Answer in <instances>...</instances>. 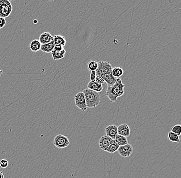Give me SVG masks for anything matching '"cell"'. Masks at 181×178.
I'll use <instances>...</instances> for the list:
<instances>
[{
  "label": "cell",
  "mask_w": 181,
  "mask_h": 178,
  "mask_svg": "<svg viewBox=\"0 0 181 178\" xmlns=\"http://www.w3.org/2000/svg\"><path fill=\"white\" fill-rule=\"evenodd\" d=\"M0 178H4V174H3V172H2V171H0Z\"/></svg>",
  "instance_id": "obj_29"
},
{
  "label": "cell",
  "mask_w": 181,
  "mask_h": 178,
  "mask_svg": "<svg viewBox=\"0 0 181 178\" xmlns=\"http://www.w3.org/2000/svg\"><path fill=\"white\" fill-rule=\"evenodd\" d=\"M117 151L121 156L123 158H127L132 154L133 148L131 145L127 144L124 146H119Z\"/></svg>",
  "instance_id": "obj_7"
},
{
  "label": "cell",
  "mask_w": 181,
  "mask_h": 178,
  "mask_svg": "<svg viewBox=\"0 0 181 178\" xmlns=\"http://www.w3.org/2000/svg\"><path fill=\"white\" fill-rule=\"evenodd\" d=\"M83 92L85 97L87 108H94L100 103L101 98L98 92L88 89H84Z\"/></svg>",
  "instance_id": "obj_2"
},
{
  "label": "cell",
  "mask_w": 181,
  "mask_h": 178,
  "mask_svg": "<svg viewBox=\"0 0 181 178\" xmlns=\"http://www.w3.org/2000/svg\"><path fill=\"white\" fill-rule=\"evenodd\" d=\"M53 40V37L49 32H43L40 35L39 41L41 45L47 44Z\"/></svg>",
  "instance_id": "obj_11"
},
{
  "label": "cell",
  "mask_w": 181,
  "mask_h": 178,
  "mask_svg": "<svg viewBox=\"0 0 181 178\" xmlns=\"http://www.w3.org/2000/svg\"><path fill=\"white\" fill-rule=\"evenodd\" d=\"M119 147L118 145L115 142V140H113L112 141V143H111V144L109 145V147L107 149L106 152L110 153H114L115 152L117 151Z\"/></svg>",
  "instance_id": "obj_20"
},
{
  "label": "cell",
  "mask_w": 181,
  "mask_h": 178,
  "mask_svg": "<svg viewBox=\"0 0 181 178\" xmlns=\"http://www.w3.org/2000/svg\"><path fill=\"white\" fill-rule=\"evenodd\" d=\"M8 166V162L6 159H2L0 161V167L2 168H6Z\"/></svg>",
  "instance_id": "obj_25"
},
{
  "label": "cell",
  "mask_w": 181,
  "mask_h": 178,
  "mask_svg": "<svg viewBox=\"0 0 181 178\" xmlns=\"http://www.w3.org/2000/svg\"><path fill=\"white\" fill-rule=\"evenodd\" d=\"M96 71V76H104L105 74L111 73L112 66L110 63L107 61L99 62Z\"/></svg>",
  "instance_id": "obj_4"
},
{
  "label": "cell",
  "mask_w": 181,
  "mask_h": 178,
  "mask_svg": "<svg viewBox=\"0 0 181 178\" xmlns=\"http://www.w3.org/2000/svg\"><path fill=\"white\" fill-rule=\"evenodd\" d=\"M111 73L115 78H119L124 74V70L121 67H115L112 68Z\"/></svg>",
  "instance_id": "obj_19"
},
{
  "label": "cell",
  "mask_w": 181,
  "mask_h": 178,
  "mask_svg": "<svg viewBox=\"0 0 181 178\" xmlns=\"http://www.w3.org/2000/svg\"><path fill=\"white\" fill-rule=\"evenodd\" d=\"M87 86H88V89L94 91L98 93L101 92L103 89V87L102 86V85L98 83L95 81H90V82H88Z\"/></svg>",
  "instance_id": "obj_12"
},
{
  "label": "cell",
  "mask_w": 181,
  "mask_h": 178,
  "mask_svg": "<svg viewBox=\"0 0 181 178\" xmlns=\"http://www.w3.org/2000/svg\"><path fill=\"white\" fill-rule=\"evenodd\" d=\"M105 133L106 136L114 140L118 134L117 126L113 124L107 126L105 129Z\"/></svg>",
  "instance_id": "obj_10"
},
{
  "label": "cell",
  "mask_w": 181,
  "mask_h": 178,
  "mask_svg": "<svg viewBox=\"0 0 181 178\" xmlns=\"http://www.w3.org/2000/svg\"><path fill=\"white\" fill-rule=\"evenodd\" d=\"M95 81L98 83L102 85L105 82L103 76H96Z\"/></svg>",
  "instance_id": "obj_24"
},
{
  "label": "cell",
  "mask_w": 181,
  "mask_h": 178,
  "mask_svg": "<svg viewBox=\"0 0 181 178\" xmlns=\"http://www.w3.org/2000/svg\"><path fill=\"white\" fill-rule=\"evenodd\" d=\"M55 46V44L54 41L53 40L52 42H50L49 43L41 45L40 50L44 53H52V51L54 49Z\"/></svg>",
  "instance_id": "obj_14"
},
{
  "label": "cell",
  "mask_w": 181,
  "mask_h": 178,
  "mask_svg": "<svg viewBox=\"0 0 181 178\" xmlns=\"http://www.w3.org/2000/svg\"><path fill=\"white\" fill-rule=\"evenodd\" d=\"M171 131L179 137L181 134V126L179 124L174 125L171 129Z\"/></svg>",
  "instance_id": "obj_22"
},
{
  "label": "cell",
  "mask_w": 181,
  "mask_h": 178,
  "mask_svg": "<svg viewBox=\"0 0 181 178\" xmlns=\"http://www.w3.org/2000/svg\"><path fill=\"white\" fill-rule=\"evenodd\" d=\"M117 133L118 134L127 138L130 136L131 130L128 124L124 123L118 126Z\"/></svg>",
  "instance_id": "obj_9"
},
{
  "label": "cell",
  "mask_w": 181,
  "mask_h": 178,
  "mask_svg": "<svg viewBox=\"0 0 181 178\" xmlns=\"http://www.w3.org/2000/svg\"><path fill=\"white\" fill-rule=\"evenodd\" d=\"M125 85L122 83L120 78L117 79V82L113 86H107L106 96H107L111 102L117 101V98L124 95V88Z\"/></svg>",
  "instance_id": "obj_1"
},
{
  "label": "cell",
  "mask_w": 181,
  "mask_h": 178,
  "mask_svg": "<svg viewBox=\"0 0 181 178\" xmlns=\"http://www.w3.org/2000/svg\"><path fill=\"white\" fill-rule=\"evenodd\" d=\"M54 49L56 51H62L64 49V46H63L55 45Z\"/></svg>",
  "instance_id": "obj_28"
},
{
  "label": "cell",
  "mask_w": 181,
  "mask_h": 178,
  "mask_svg": "<svg viewBox=\"0 0 181 178\" xmlns=\"http://www.w3.org/2000/svg\"><path fill=\"white\" fill-rule=\"evenodd\" d=\"M96 74L95 71H91L90 73V79L91 81H95V79L96 78Z\"/></svg>",
  "instance_id": "obj_26"
},
{
  "label": "cell",
  "mask_w": 181,
  "mask_h": 178,
  "mask_svg": "<svg viewBox=\"0 0 181 178\" xmlns=\"http://www.w3.org/2000/svg\"><path fill=\"white\" fill-rule=\"evenodd\" d=\"M51 53L52 58L54 60H61L64 57L65 54H66V51L65 49L60 51H56L54 49Z\"/></svg>",
  "instance_id": "obj_17"
},
{
  "label": "cell",
  "mask_w": 181,
  "mask_h": 178,
  "mask_svg": "<svg viewBox=\"0 0 181 178\" xmlns=\"http://www.w3.org/2000/svg\"><path fill=\"white\" fill-rule=\"evenodd\" d=\"M41 44L38 40H34L30 43V49L34 53L38 52L41 49Z\"/></svg>",
  "instance_id": "obj_15"
},
{
  "label": "cell",
  "mask_w": 181,
  "mask_h": 178,
  "mask_svg": "<svg viewBox=\"0 0 181 178\" xmlns=\"http://www.w3.org/2000/svg\"><path fill=\"white\" fill-rule=\"evenodd\" d=\"M98 67V63L95 61H90L88 64V67L89 70L91 71H96Z\"/></svg>",
  "instance_id": "obj_23"
},
{
  "label": "cell",
  "mask_w": 181,
  "mask_h": 178,
  "mask_svg": "<svg viewBox=\"0 0 181 178\" xmlns=\"http://www.w3.org/2000/svg\"><path fill=\"white\" fill-rule=\"evenodd\" d=\"M70 142L66 136L62 134H58L54 139V145L59 149H62L68 147Z\"/></svg>",
  "instance_id": "obj_5"
},
{
  "label": "cell",
  "mask_w": 181,
  "mask_h": 178,
  "mask_svg": "<svg viewBox=\"0 0 181 178\" xmlns=\"http://www.w3.org/2000/svg\"><path fill=\"white\" fill-rule=\"evenodd\" d=\"M115 142L119 146H124L125 145L128 144V140L126 137L124 136L117 134L114 139Z\"/></svg>",
  "instance_id": "obj_18"
},
{
  "label": "cell",
  "mask_w": 181,
  "mask_h": 178,
  "mask_svg": "<svg viewBox=\"0 0 181 178\" xmlns=\"http://www.w3.org/2000/svg\"><path fill=\"white\" fill-rule=\"evenodd\" d=\"M75 104L81 111H84L87 110V105L85 102V97L83 91L79 92L74 96Z\"/></svg>",
  "instance_id": "obj_6"
},
{
  "label": "cell",
  "mask_w": 181,
  "mask_h": 178,
  "mask_svg": "<svg viewBox=\"0 0 181 178\" xmlns=\"http://www.w3.org/2000/svg\"><path fill=\"white\" fill-rule=\"evenodd\" d=\"M53 41L55 45L64 46L66 44V41L64 36L61 35H55L53 37Z\"/></svg>",
  "instance_id": "obj_16"
},
{
  "label": "cell",
  "mask_w": 181,
  "mask_h": 178,
  "mask_svg": "<svg viewBox=\"0 0 181 178\" xmlns=\"http://www.w3.org/2000/svg\"><path fill=\"white\" fill-rule=\"evenodd\" d=\"M105 82L106 83L107 86H113L117 82V79L113 76L111 73H106L103 76Z\"/></svg>",
  "instance_id": "obj_13"
},
{
  "label": "cell",
  "mask_w": 181,
  "mask_h": 178,
  "mask_svg": "<svg viewBox=\"0 0 181 178\" xmlns=\"http://www.w3.org/2000/svg\"><path fill=\"white\" fill-rule=\"evenodd\" d=\"M113 140V139L106 135L102 136L99 140V147L100 149L106 152Z\"/></svg>",
  "instance_id": "obj_8"
},
{
  "label": "cell",
  "mask_w": 181,
  "mask_h": 178,
  "mask_svg": "<svg viewBox=\"0 0 181 178\" xmlns=\"http://www.w3.org/2000/svg\"><path fill=\"white\" fill-rule=\"evenodd\" d=\"M12 10V6L9 0H0V17L9 16Z\"/></svg>",
  "instance_id": "obj_3"
},
{
  "label": "cell",
  "mask_w": 181,
  "mask_h": 178,
  "mask_svg": "<svg viewBox=\"0 0 181 178\" xmlns=\"http://www.w3.org/2000/svg\"><path fill=\"white\" fill-rule=\"evenodd\" d=\"M168 138L169 140L174 143H179L180 141V138L178 135L170 131L168 133Z\"/></svg>",
  "instance_id": "obj_21"
},
{
  "label": "cell",
  "mask_w": 181,
  "mask_h": 178,
  "mask_svg": "<svg viewBox=\"0 0 181 178\" xmlns=\"http://www.w3.org/2000/svg\"><path fill=\"white\" fill-rule=\"evenodd\" d=\"M6 24V20L5 18L0 17V29L3 28Z\"/></svg>",
  "instance_id": "obj_27"
}]
</instances>
